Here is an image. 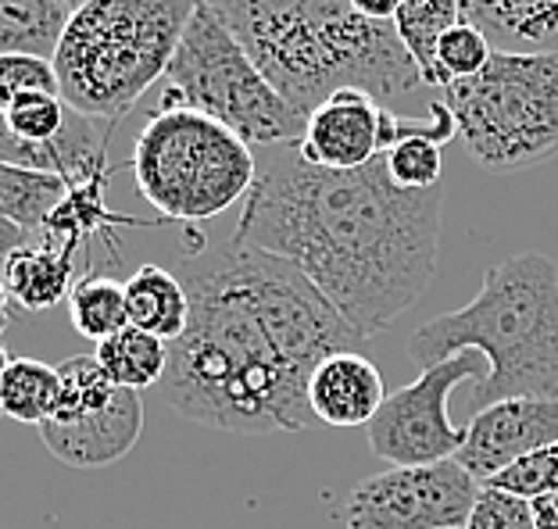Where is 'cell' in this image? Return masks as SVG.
<instances>
[{"label":"cell","mask_w":558,"mask_h":529,"mask_svg":"<svg viewBox=\"0 0 558 529\" xmlns=\"http://www.w3.org/2000/svg\"><path fill=\"white\" fill-rule=\"evenodd\" d=\"M440 144H434L429 136H409V140L395 144L387 155V172L401 190H429L440 183L444 175V155Z\"/></svg>","instance_id":"cell-28"},{"label":"cell","mask_w":558,"mask_h":529,"mask_svg":"<svg viewBox=\"0 0 558 529\" xmlns=\"http://www.w3.org/2000/svg\"><path fill=\"white\" fill-rule=\"evenodd\" d=\"M69 194V183L61 175L33 172L11 161H0V216L22 225L25 233L44 230L50 211Z\"/></svg>","instance_id":"cell-23"},{"label":"cell","mask_w":558,"mask_h":529,"mask_svg":"<svg viewBox=\"0 0 558 529\" xmlns=\"http://www.w3.org/2000/svg\"><path fill=\"white\" fill-rule=\"evenodd\" d=\"M69 4H72V11H80L83 4H90V0H69Z\"/></svg>","instance_id":"cell-37"},{"label":"cell","mask_w":558,"mask_h":529,"mask_svg":"<svg viewBox=\"0 0 558 529\" xmlns=\"http://www.w3.org/2000/svg\"><path fill=\"white\" fill-rule=\"evenodd\" d=\"M469 380L480 383L484 376L476 369L473 350H462V355L423 369L415 383L387 394L384 408L365 426L373 455L395 465V469L434 465L459 455L465 444V430L451 422L448 397L454 386Z\"/></svg>","instance_id":"cell-10"},{"label":"cell","mask_w":558,"mask_h":529,"mask_svg":"<svg viewBox=\"0 0 558 529\" xmlns=\"http://www.w3.org/2000/svg\"><path fill=\"white\" fill-rule=\"evenodd\" d=\"M25 241H29V233H25L22 225L8 222L4 216H0V264H4L11 255H15L19 247H25Z\"/></svg>","instance_id":"cell-33"},{"label":"cell","mask_w":558,"mask_h":529,"mask_svg":"<svg viewBox=\"0 0 558 529\" xmlns=\"http://www.w3.org/2000/svg\"><path fill=\"white\" fill-rule=\"evenodd\" d=\"M494 58V44L473 22H459L444 33V40L437 47V72H440V90L454 79H473L476 72L487 69V61Z\"/></svg>","instance_id":"cell-27"},{"label":"cell","mask_w":558,"mask_h":529,"mask_svg":"<svg viewBox=\"0 0 558 529\" xmlns=\"http://www.w3.org/2000/svg\"><path fill=\"white\" fill-rule=\"evenodd\" d=\"M351 8L359 11L362 19H373V22H395V15L401 11V0H351Z\"/></svg>","instance_id":"cell-32"},{"label":"cell","mask_w":558,"mask_h":529,"mask_svg":"<svg viewBox=\"0 0 558 529\" xmlns=\"http://www.w3.org/2000/svg\"><path fill=\"white\" fill-rule=\"evenodd\" d=\"M530 505H534L537 529H558V494L537 497V501H530Z\"/></svg>","instance_id":"cell-34"},{"label":"cell","mask_w":558,"mask_h":529,"mask_svg":"<svg viewBox=\"0 0 558 529\" xmlns=\"http://www.w3.org/2000/svg\"><path fill=\"white\" fill-rule=\"evenodd\" d=\"M205 4H215V0H205Z\"/></svg>","instance_id":"cell-38"},{"label":"cell","mask_w":558,"mask_h":529,"mask_svg":"<svg viewBox=\"0 0 558 529\" xmlns=\"http://www.w3.org/2000/svg\"><path fill=\"white\" fill-rule=\"evenodd\" d=\"M0 275H4L8 300H15L22 311H47L69 300L75 286V255L54 244H25L0 264Z\"/></svg>","instance_id":"cell-18"},{"label":"cell","mask_w":558,"mask_h":529,"mask_svg":"<svg viewBox=\"0 0 558 529\" xmlns=\"http://www.w3.org/2000/svg\"><path fill=\"white\" fill-rule=\"evenodd\" d=\"M465 529H537L534 505L498 487H480Z\"/></svg>","instance_id":"cell-31"},{"label":"cell","mask_w":558,"mask_h":529,"mask_svg":"<svg viewBox=\"0 0 558 529\" xmlns=\"http://www.w3.org/2000/svg\"><path fill=\"white\" fill-rule=\"evenodd\" d=\"M211 8L304 119L337 90H362L390 108L426 86L395 22L362 19L351 0H215Z\"/></svg>","instance_id":"cell-3"},{"label":"cell","mask_w":558,"mask_h":529,"mask_svg":"<svg viewBox=\"0 0 558 529\" xmlns=\"http://www.w3.org/2000/svg\"><path fill=\"white\" fill-rule=\"evenodd\" d=\"M379 125H384V104L379 100L362 90H337L308 115L298 150L308 165L319 169H362L376 155H384Z\"/></svg>","instance_id":"cell-13"},{"label":"cell","mask_w":558,"mask_h":529,"mask_svg":"<svg viewBox=\"0 0 558 529\" xmlns=\"http://www.w3.org/2000/svg\"><path fill=\"white\" fill-rule=\"evenodd\" d=\"M58 369L36 358H11L4 380H0V415L22 426H40L58 405Z\"/></svg>","instance_id":"cell-24"},{"label":"cell","mask_w":558,"mask_h":529,"mask_svg":"<svg viewBox=\"0 0 558 529\" xmlns=\"http://www.w3.org/2000/svg\"><path fill=\"white\" fill-rule=\"evenodd\" d=\"M190 322L175 340L161 397L175 415L222 433H298L315 426L308 376L197 258L183 261Z\"/></svg>","instance_id":"cell-2"},{"label":"cell","mask_w":558,"mask_h":529,"mask_svg":"<svg viewBox=\"0 0 558 529\" xmlns=\"http://www.w3.org/2000/svg\"><path fill=\"white\" fill-rule=\"evenodd\" d=\"M480 487L454 458L387 469L354 487L348 529H465Z\"/></svg>","instance_id":"cell-11"},{"label":"cell","mask_w":558,"mask_h":529,"mask_svg":"<svg viewBox=\"0 0 558 529\" xmlns=\"http://www.w3.org/2000/svg\"><path fill=\"white\" fill-rule=\"evenodd\" d=\"M462 350L490 365L473 411L509 397H558V264L534 250L494 264L465 308L423 322L409 340L423 369Z\"/></svg>","instance_id":"cell-4"},{"label":"cell","mask_w":558,"mask_h":529,"mask_svg":"<svg viewBox=\"0 0 558 529\" xmlns=\"http://www.w3.org/2000/svg\"><path fill=\"white\" fill-rule=\"evenodd\" d=\"M487 487L509 490V494L523 497V501L558 494V444L541 447V451H534V455L519 458L515 465H509V469L490 476Z\"/></svg>","instance_id":"cell-29"},{"label":"cell","mask_w":558,"mask_h":529,"mask_svg":"<svg viewBox=\"0 0 558 529\" xmlns=\"http://www.w3.org/2000/svg\"><path fill=\"white\" fill-rule=\"evenodd\" d=\"M108 169L94 172L90 180L72 183L69 194L61 197V205L50 211V219L44 222L47 241L75 255L90 236H97L100 230H116V225H125V230H147V225H165V219H133V216H119V211L108 208Z\"/></svg>","instance_id":"cell-17"},{"label":"cell","mask_w":558,"mask_h":529,"mask_svg":"<svg viewBox=\"0 0 558 529\" xmlns=\"http://www.w3.org/2000/svg\"><path fill=\"white\" fill-rule=\"evenodd\" d=\"M469 158L494 172L558 158V58L494 50L484 72L440 90Z\"/></svg>","instance_id":"cell-7"},{"label":"cell","mask_w":558,"mask_h":529,"mask_svg":"<svg viewBox=\"0 0 558 529\" xmlns=\"http://www.w3.org/2000/svg\"><path fill=\"white\" fill-rule=\"evenodd\" d=\"M201 0H90L72 11L54 72L61 100L86 119L119 122L169 61Z\"/></svg>","instance_id":"cell-5"},{"label":"cell","mask_w":558,"mask_h":529,"mask_svg":"<svg viewBox=\"0 0 558 529\" xmlns=\"http://www.w3.org/2000/svg\"><path fill=\"white\" fill-rule=\"evenodd\" d=\"M25 94L61 97L54 61L36 58V54H0V111Z\"/></svg>","instance_id":"cell-30"},{"label":"cell","mask_w":558,"mask_h":529,"mask_svg":"<svg viewBox=\"0 0 558 529\" xmlns=\"http://www.w3.org/2000/svg\"><path fill=\"white\" fill-rule=\"evenodd\" d=\"M125 311L136 330L175 344L190 322V294L175 272L161 264H140L133 280H125Z\"/></svg>","instance_id":"cell-19"},{"label":"cell","mask_w":558,"mask_h":529,"mask_svg":"<svg viewBox=\"0 0 558 529\" xmlns=\"http://www.w3.org/2000/svg\"><path fill=\"white\" fill-rule=\"evenodd\" d=\"M161 104H183L205 111L251 147L298 144L308 119L279 97L251 61L244 44L219 19V11L201 0L186 33L165 72Z\"/></svg>","instance_id":"cell-8"},{"label":"cell","mask_w":558,"mask_h":529,"mask_svg":"<svg viewBox=\"0 0 558 529\" xmlns=\"http://www.w3.org/2000/svg\"><path fill=\"white\" fill-rule=\"evenodd\" d=\"M69 319L75 325V333L94 340L116 336L119 330L130 325V311H125V283H119L116 275L90 272L83 280H75L69 294Z\"/></svg>","instance_id":"cell-25"},{"label":"cell","mask_w":558,"mask_h":529,"mask_svg":"<svg viewBox=\"0 0 558 529\" xmlns=\"http://www.w3.org/2000/svg\"><path fill=\"white\" fill-rule=\"evenodd\" d=\"M94 358L111 376V383L140 394L144 386H161L165 372H169L172 347L158 336L136 330V325H125L116 336L100 340Z\"/></svg>","instance_id":"cell-21"},{"label":"cell","mask_w":558,"mask_h":529,"mask_svg":"<svg viewBox=\"0 0 558 529\" xmlns=\"http://www.w3.org/2000/svg\"><path fill=\"white\" fill-rule=\"evenodd\" d=\"M144 433V401L136 390L119 386L108 405L94 411H83L75 419L54 422L47 419L40 426V436L47 451L61 465L72 469H105L116 465L133 451V444Z\"/></svg>","instance_id":"cell-14"},{"label":"cell","mask_w":558,"mask_h":529,"mask_svg":"<svg viewBox=\"0 0 558 529\" xmlns=\"http://www.w3.org/2000/svg\"><path fill=\"white\" fill-rule=\"evenodd\" d=\"M8 325H11V319H8V311H4V315H0V380H4L8 365H11V358H8V347H4V333H8Z\"/></svg>","instance_id":"cell-35"},{"label":"cell","mask_w":558,"mask_h":529,"mask_svg":"<svg viewBox=\"0 0 558 529\" xmlns=\"http://www.w3.org/2000/svg\"><path fill=\"white\" fill-rule=\"evenodd\" d=\"M258 150L230 125L183 104H158L136 136V190L165 222H205L251 194Z\"/></svg>","instance_id":"cell-6"},{"label":"cell","mask_w":558,"mask_h":529,"mask_svg":"<svg viewBox=\"0 0 558 529\" xmlns=\"http://www.w3.org/2000/svg\"><path fill=\"white\" fill-rule=\"evenodd\" d=\"M69 19V0H0V54H36L54 61Z\"/></svg>","instance_id":"cell-20"},{"label":"cell","mask_w":558,"mask_h":529,"mask_svg":"<svg viewBox=\"0 0 558 529\" xmlns=\"http://www.w3.org/2000/svg\"><path fill=\"white\" fill-rule=\"evenodd\" d=\"M462 19L509 54L558 58V0H459Z\"/></svg>","instance_id":"cell-16"},{"label":"cell","mask_w":558,"mask_h":529,"mask_svg":"<svg viewBox=\"0 0 558 529\" xmlns=\"http://www.w3.org/2000/svg\"><path fill=\"white\" fill-rule=\"evenodd\" d=\"M8 311V290H4V275H0V315Z\"/></svg>","instance_id":"cell-36"},{"label":"cell","mask_w":558,"mask_h":529,"mask_svg":"<svg viewBox=\"0 0 558 529\" xmlns=\"http://www.w3.org/2000/svg\"><path fill=\"white\" fill-rule=\"evenodd\" d=\"M551 444H558V397H509L473 411L454 462L476 483H487L519 458Z\"/></svg>","instance_id":"cell-12"},{"label":"cell","mask_w":558,"mask_h":529,"mask_svg":"<svg viewBox=\"0 0 558 529\" xmlns=\"http://www.w3.org/2000/svg\"><path fill=\"white\" fill-rule=\"evenodd\" d=\"M72 115L75 111L54 94H25L0 111V122H4V130L11 136H19L22 144L44 147V144H54L58 136L69 130Z\"/></svg>","instance_id":"cell-26"},{"label":"cell","mask_w":558,"mask_h":529,"mask_svg":"<svg viewBox=\"0 0 558 529\" xmlns=\"http://www.w3.org/2000/svg\"><path fill=\"white\" fill-rule=\"evenodd\" d=\"M194 258L255 315L279 355L298 365L308 380L323 358L362 350L365 336L354 333V325L329 305L323 290L298 264L236 241L201 247Z\"/></svg>","instance_id":"cell-9"},{"label":"cell","mask_w":558,"mask_h":529,"mask_svg":"<svg viewBox=\"0 0 558 529\" xmlns=\"http://www.w3.org/2000/svg\"><path fill=\"white\" fill-rule=\"evenodd\" d=\"M459 22H462L459 0H401V11L395 15L398 40L412 54L418 75H423V83L434 86V90H440L437 47L444 40V33Z\"/></svg>","instance_id":"cell-22"},{"label":"cell","mask_w":558,"mask_h":529,"mask_svg":"<svg viewBox=\"0 0 558 529\" xmlns=\"http://www.w3.org/2000/svg\"><path fill=\"white\" fill-rule=\"evenodd\" d=\"M444 183L401 190L387 155L333 172L308 165L298 144L258 147L236 244L276 255L308 275L354 333H384L437 272Z\"/></svg>","instance_id":"cell-1"},{"label":"cell","mask_w":558,"mask_h":529,"mask_svg":"<svg viewBox=\"0 0 558 529\" xmlns=\"http://www.w3.org/2000/svg\"><path fill=\"white\" fill-rule=\"evenodd\" d=\"M384 376L362 350H340V355L323 358L308 380V405L315 422L337 426V430L369 426L376 411L384 408Z\"/></svg>","instance_id":"cell-15"}]
</instances>
